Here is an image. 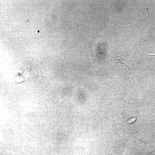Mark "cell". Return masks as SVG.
Instances as JSON below:
<instances>
[{"instance_id": "cell-1", "label": "cell", "mask_w": 155, "mask_h": 155, "mask_svg": "<svg viewBox=\"0 0 155 155\" xmlns=\"http://www.w3.org/2000/svg\"><path fill=\"white\" fill-rule=\"evenodd\" d=\"M110 59L115 63H119L124 65L128 69L129 74L133 73V64L131 60L128 59L123 58L118 56L113 50H112L108 54Z\"/></svg>"}, {"instance_id": "cell-2", "label": "cell", "mask_w": 155, "mask_h": 155, "mask_svg": "<svg viewBox=\"0 0 155 155\" xmlns=\"http://www.w3.org/2000/svg\"><path fill=\"white\" fill-rule=\"evenodd\" d=\"M142 59L144 61H150L155 65V55H150L144 52L143 53Z\"/></svg>"}, {"instance_id": "cell-3", "label": "cell", "mask_w": 155, "mask_h": 155, "mask_svg": "<svg viewBox=\"0 0 155 155\" xmlns=\"http://www.w3.org/2000/svg\"><path fill=\"white\" fill-rule=\"evenodd\" d=\"M136 120V117H133L129 119L127 121V122L128 123L130 124L135 122Z\"/></svg>"}]
</instances>
